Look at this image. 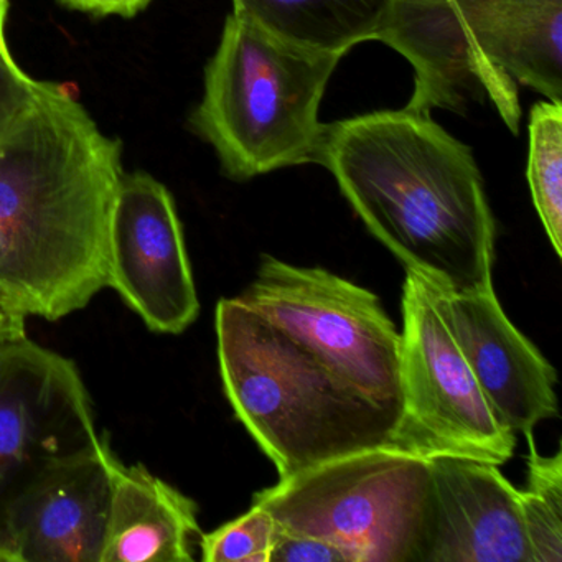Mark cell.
Listing matches in <instances>:
<instances>
[{"label":"cell","instance_id":"obj_19","mask_svg":"<svg viewBox=\"0 0 562 562\" xmlns=\"http://www.w3.org/2000/svg\"><path fill=\"white\" fill-rule=\"evenodd\" d=\"M269 562H350V559L324 539L278 528Z\"/></svg>","mask_w":562,"mask_h":562},{"label":"cell","instance_id":"obj_18","mask_svg":"<svg viewBox=\"0 0 562 562\" xmlns=\"http://www.w3.org/2000/svg\"><path fill=\"white\" fill-rule=\"evenodd\" d=\"M44 88V81L29 77L18 61L0 57V137L34 103Z\"/></svg>","mask_w":562,"mask_h":562},{"label":"cell","instance_id":"obj_15","mask_svg":"<svg viewBox=\"0 0 562 562\" xmlns=\"http://www.w3.org/2000/svg\"><path fill=\"white\" fill-rule=\"evenodd\" d=\"M528 182L555 255L562 256V104L541 101L529 114Z\"/></svg>","mask_w":562,"mask_h":562},{"label":"cell","instance_id":"obj_6","mask_svg":"<svg viewBox=\"0 0 562 562\" xmlns=\"http://www.w3.org/2000/svg\"><path fill=\"white\" fill-rule=\"evenodd\" d=\"M429 493L427 457L380 447L281 479L252 503L282 531L324 539L350 562H420Z\"/></svg>","mask_w":562,"mask_h":562},{"label":"cell","instance_id":"obj_17","mask_svg":"<svg viewBox=\"0 0 562 562\" xmlns=\"http://www.w3.org/2000/svg\"><path fill=\"white\" fill-rule=\"evenodd\" d=\"M276 535L278 522L271 513L252 503L245 515L220 526L215 531L200 535L202 561L269 562Z\"/></svg>","mask_w":562,"mask_h":562},{"label":"cell","instance_id":"obj_20","mask_svg":"<svg viewBox=\"0 0 562 562\" xmlns=\"http://www.w3.org/2000/svg\"><path fill=\"white\" fill-rule=\"evenodd\" d=\"M61 4L85 12V14L98 15V18H134L143 12L153 0H60Z\"/></svg>","mask_w":562,"mask_h":562},{"label":"cell","instance_id":"obj_1","mask_svg":"<svg viewBox=\"0 0 562 562\" xmlns=\"http://www.w3.org/2000/svg\"><path fill=\"white\" fill-rule=\"evenodd\" d=\"M215 328L226 397L279 479L394 447L401 334L373 292L262 256L243 294L216 305Z\"/></svg>","mask_w":562,"mask_h":562},{"label":"cell","instance_id":"obj_4","mask_svg":"<svg viewBox=\"0 0 562 562\" xmlns=\"http://www.w3.org/2000/svg\"><path fill=\"white\" fill-rule=\"evenodd\" d=\"M376 42L413 65L414 113L490 101L516 134V83L562 104V0H394Z\"/></svg>","mask_w":562,"mask_h":562},{"label":"cell","instance_id":"obj_11","mask_svg":"<svg viewBox=\"0 0 562 562\" xmlns=\"http://www.w3.org/2000/svg\"><path fill=\"white\" fill-rule=\"evenodd\" d=\"M420 562H532L521 496L495 463L430 457Z\"/></svg>","mask_w":562,"mask_h":562},{"label":"cell","instance_id":"obj_2","mask_svg":"<svg viewBox=\"0 0 562 562\" xmlns=\"http://www.w3.org/2000/svg\"><path fill=\"white\" fill-rule=\"evenodd\" d=\"M121 144L44 83L0 137V308L60 321L108 288Z\"/></svg>","mask_w":562,"mask_h":562},{"label":"cell","instance_id":"obj_21","mask_svg":"<svg viewBox=\"0 0 562 562\" xmlns=\"http://www.w3.org/2000/svg\"><path fill=\"white\" fill-rule=\"evenodd\" d=\"M9 0H0V57L12 60L11 50L5 38V22H8Z\"/></svg>","mask_w":562,"mask_h":562},{"label":"cell","instance_id":"obj_7","mask_svg":"<svg viewBox=\"0 0 562 562\" xmlns=\"http://www.w3.org/2000/svg\"><path fill=\"white\" fill-rule=\"evenodd\" d=\"M103 439L74 361L32 340L25 321L0 335V562H14L12 522L29 493Z\"/></svg>","mask_w":562,"mask_h":562},{"label":"cell","instance_id":"obj_14","mask_svg":"<svg viewBox=\"0 0 562 562\" xmlns=\"http://www.w3.org/2000/svg\"><path fill=\"white\" fill-rule=\"evenodd\" d=\"M394 0H233V14L268 34L324 54L378 41Z\"/></svg>","mask_w":562,"mask_h":562},{"label":"cell","instance_id":"obj_10","mask_svg":"<svg viewBox=\"0 0 562 562\" xmlns=\"http://www.w3.org/2000/svg\"><path fill=\"white\" fill-rule=\"evenodd\" d=\"M434 288L440 312L499 423L512 432L529 434L558 416V374L506 317L495 289Z\"/></svg>","mask_w":562,"mask_h":562},{"label":"cell","instance_id":"obj_9","mask_svg":"<svg viewBox=\"0 0 562 562\" xmlns=\"http://www.w3.org/2000/svg\"><path fill=\"white\" fill-rule=\"evenodd\" d=\"M108 288L157 334L179 335L200 314L172 193L149 173H124L108 241Z\"/></svg>","mask_w":562,"mask_h":562},{"label":"cell","instance_id":"obj_5","mask_svg":"<svg viewBox=\"0 0 562 562\" xmlns=\"http://www.w3.org/2000/svg\"><path fill=\"white\" fill-rule=\"evenodd\" d=\"M341 58L289 44L228 15L205 68L202 103L190 117L195 133L215 149L223 173L245 182L317 164L325 134L318 110Z\"/></svg>","mask_w":562,"mask_h":562},{"label":"cell","instance_id":"obj_13","mask_svg":"<svg viewBox=\"0 0 562 562\" xmlns=\"http://www.w3.org/2000/svg\"><path fill=\"white\" fill-rule=\"evenodd\" d=\"M199 508L144 465L111 462V502L101 562H192Z\"/></svg>","mask_w":562,"mask_h":562},{"label":"cell","instance_id":"obj_12","mask_svg":"<svg viewBox=\"0 0 562 562\" xmlns=\"http://www.w3.org/2000/svg\"><path fill=\"white\" fill-rule=\"evenodd\" d=\"M108 439L48 473L12 522L14 562H101L111 502Z\"/></svg>","mask_w":562,"mask_h":562},{"label":"cell","instance_id":"obj_16","mask_svg":"<svg viewBox=\"0 0 562 562\" xmlns=\"http://www.w3.org/2000/svg\"><path fill=\"white\" fill-rule=\"evenodd\" d=\"M528 437V486L522 492L521 509L532 562L562 561V453L544 457Z\"/></svg>","mask_w":562,"mask_h":562},{"label":"cell","instance_id":"obj_3","mask_svg":"<svg viewBox=\"0 0 562 562\" xmlns=\"http://www.w3.org/2000/svg\"><path fill=\"white\" fill-rule=\"evenodd\" d=\"M317 164L407 271L443 291L493 289L496 225L482 173L430 114L404 108L325 124Z\"/></svg>","mask_w":562,"mask_h":562},{"label":"cell","instance_id":"obj_22","mask_svg":"<svg viewBox=\"0 0 562 562\" xmlns=\"http://www.w3.org/2000/svg\"><path fill=\"white\" fill-rule=\"evenodd\" d=\"M22 321H25V318L15 317V315L8 314V312H4L2 308H0V335L4 334V331H8L12 325H15L18 322Z\"/></svg>","mask_w":562,"mask_h":562},{"label":"cell","instance_id":"obj_8","mask_svg":"<svg viewBox=\"0 0 562 562\" xmlns=\"http://www.w3.org/2000/svg\"><path fill=\"white\" fill-rule=\"evenodd\" d=\"M403 419L396 449L482 462L512 460L516 434L499 423L480 390L446 317L432 282L407 271L401 334Z\"/></svg>","mask_w":562,"mask_h":562}]
</instances>
